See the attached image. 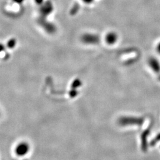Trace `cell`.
Segmentation results:
<instances>
[{
	"label": "cell",
	"mask_w": 160,
	"mask_h": 160,
	"mask_svg": "<svg viewBox=\"0 0 160 160\" xmlns=\"http://www.w3.org/2000/svg\"><path fill=\"white\" fill-rule=\"evenodd\" d=\"M149 65L155 72L160 73V64L156 58H150L149 60Z\"/></svg>",
	"instance_id": "1"
},
{
	"label": "cell",
	"mask_w": 160,
	"mask_h": 160,
	"mask_svg": "<svg viewBox=\"0 0 160 160\" xmlns=\"http://www.w3.org/2000/svg\"><path fill=\"white\" fill-rule=\"evenodd\" d=\"M17 44V41L14 38H11L8 40L7 43V46L10 49H13L16 46Z\"/></svg>",
	"instance_id": "2"
},
{
	"label": "cell",
	"mask_w": 160,
	"mask_h": 160,
	"mask_svg": "<svg viewBox=\"0 0 160 160\" xmlns=\"http://www.w3.org/2000/svg\"><path fill=\"white\" fill-rule=\"evenodd\" d=\"M115 38H116V36L115 35H114V34H109L108 36H107V39H106V40H107V41H109L110 43H113L115 40H114V39H115Z\"/></svg>",
	"instance_id": "3"
},
{
	"label": "cell",
	"mask_w": 160,
	"mask_h": 160,
	"mask_svg": "<svg viewBox=\"0 0 160 160\" xmlns=\"http://www.w3.org/2000/svg\"><path fill=\"white\" fill-rule=\"evenodd\" d=\"M160 141V133H159L155 138V139L154 140V144H155L158 142Z\"/></svg>",
	"instance_id": "4"
},
{
	"label": "cell",
	"mask_w": 160,
	"mask_h": 160,
	"mask_svg": "<svg viewBox=\"0 0 160 160\" xmlns=\"http://www.w3.org/2000/svg\"><path fill=\"white\" fill-rule=\"evenodd\" d=\"M5 50V46L3 44L0 43V55L1 53H2Z\"/></svg>",
	"instance_id": "5"
},
{
	"label": "cell",
	"mask_w": 160,
	"mask_h": 160,
	"mask_svg": "<svg viewBox=\"0 0 160 160\" xmlns=\"http://www.w3.org/2000/svg\"><path fill=\"white\" fill-rule=\"evenodd\" d=\"M13 1L17 4H21L24 1V0H13Z\"/></svg>",
	"instance_id": "6"
},
{
	"label": "cell",
	"mask_w": 160,
	"mask_h": 160,
	"mask_svg": "<svg viewBox=\"0 0 160 160\" xmlns=\"http://www.w3.org/2000/svg\"><path fill=\"white\" fill-rule=\"evenodd\" d=\"M157 52H158L159 53H160V42L158 43V45H157Z\"/></svg>",
	"instance_id": "7"
},
{
	"label": "cell",
	"mask_w": 160,
	"mask_h": 160,
	"mask_svg": "<svg viewBox=\"0 0 160 160\" xmlns=\"http://www.w3.org/2000/svg\"><path fill=\"white\" fill-rule=\"evenodd\" d=\"M35 1H36V2L37 4H42V1H43V0H35Z\"/></svg>",
	"instance_id": "8"
},
{
	"label": "cell",
	"mask_w": 160,
	"mask_h": 160,
	"mask_svg": "<svg viewBox=\"0 0 160 160\" xmlns=\"http://www.w3.org/2000/svg\"><path fill=\"white\" fill-rule=\"evenodd\" d=\"M158 79H159V80L160 81V75L159 76V77H158Z\"/></svg>",
	"instance_id": "9"
}]
</instances>
